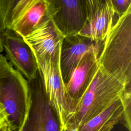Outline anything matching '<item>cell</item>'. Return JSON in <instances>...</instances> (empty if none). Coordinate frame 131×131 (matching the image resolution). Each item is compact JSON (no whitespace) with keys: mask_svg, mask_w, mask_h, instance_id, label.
<instances>
[{"mask_svg":"<svg viewBox=\"0 0 131 131\" xmlns=\"http://www.w3.org/2000/svg\"><path fill=\"white\" fill-rule=\"evenodd\" d=\"M98 62L101 70L131 89V8L117 18L103 41Z\"/></svg>","mask_w":131,"mask_h":131,"instance_id":"cell-1","label":"cell"},{"mask_svg":"<svg viewBox=\"0 0 131 131\" xmlns=\"http://www.w3.org/2000/svg\"><path fill=\"white\" fill-rule=\"evenodd\" d=\"M126 91H131V89L99 67L92 82L68 122L74 123L79 127L121 98Z\"/></svg>","mask_w":131,"mask_h":131,"instance_id":"cell-2","label":"cell"},{"mask_svg":"<svg viewBox=\"0 0 131 131\" xmlns=\"http://www.w3.org/2000/svg\"><path fill=\"white\" fill-rule=\"evenodd\" d=\"M0 103L8 115L12 131H20L31 105L28 81L13 68L0 77Z\"/></svg>","mask_w":131,"mask_h":131,"instance_id":"cell-3","label":"cell"},{"mask_svg":"<svg viewBox=\"0 0 131 131\" xmlns=\"http://www.w3.org/2000/svg\"><path fill=\"white\" fill-rule=\"evenodd\" d=\"M60 50L53 57L36 59L43 89L46 97L55 112L63 131L72 118L59 67Z\"/></svg>","mask_w":131,"mask_h":131,"instance_id":"cell-4","label":"cell"},{"mask_svg":"<svg viewBox=\"0 0 131 131\" xmlns=\"http://www.w3.org/2000/svg\"><path fill=\"white\" fill-rule=\"evenodd\" d=\"M29 82L31 105L20 131H61L58 118L45 93L38 73Z\"/></svg>","mask_w":131,"mask_h":131,"instance_id":"cell-5","label":"cell"},{"mask_svg":"<svg viewBox=\"0 0 131 131\" xmlns=\"http://www.w3.org/2000/svg\"><path fill=\"white\" fill-rule=\"evenodd\" d=\"M46 16L64 37L78 34L86 18V0H48Z\"/></svg>","mask_w":131,"mask_h":131,"instance_id":"cell-6","label":"cell"},{"mask_svg":"<svg viewBox=\"0 0 131 131\" xmlns=\"http://www.w3.org/2000/svg\"><path fill=\"white\" fill-rule=\"evenodd\" d=\"M48 6V0H14L6 29L26 37L46 18Z\"/></svg>","mask_w":131,"mask_h":131,"instance_id":"cell-7","label":"cell"},{"mask_svg":"<svg viewBox=\"0 0 131 131\" xmlns=\"http://www.w3.org/2000/svg\"><path fill=\"white\" fill-rule=\"evenodd\" d=\"M2 44L5 56L13 68L28 81L34 79L38 70L36 59L24 38L6 29L2 34Z\"/></svg>","mask_w":131,"mask_h":131,"instance_id":"cell-8","label":"cell"},{"mask_svg":"<svg viewBox=\"0 0 131 131\" xmlns=\"http://www.w3.org/2000/svg\"><path fill=\"white\" fill-rule=\"evenodd\" d=\"M100 52L98 51H92L84 54L69 81L64 83L66 97L72 116L99 68L98 58Z\"/></svg>","mask_w":131,"mask_h":131,"instance_id":"cell-9","label":"cell"},{"mask_svg":"<svg viewBox=\"0 0 131 131\" xmlns=\"http://www.w3.org/2000/svg\"><path fill=\"white\" fill-rule=\"evenodd\" d=\"M86 18L78 34L103 41L113 26L116 14L111 0H86Z\"/></svg>","mask_w":131,"mask_h":131,"instance_id":"cell-10","label":"cell"},{"mask_svg":"<svg viewBox=\"0 0 131 131\" xmlns=\"http://www.w3.org/2000/svg\"><path fill=\"white\" fill-rule=\"evenodd\" d=\"M102 43L79 34L63 38L60 46L59 67L64 83L69 81L83 56L89 51L100 52Z\"/></svg>","mask_w":131,"mask_h":131,"instance_id":"cell-11","label":"cell"},{"mask_svg":"<svg viewBox=\"0 0 131 131\" xmlns=\"http://www.w3.org/2000/svg\"><path fill=\"white\" fill-rule=\"evenodd\" d=\"M36 59L54 56L60 50L63 37L47 16L28 36L24 38Z\"/></svg>","mask_w":131,"mask_h":131,"instance_id":"cell-12","label":"cell"},{"mask_svg":"<svg viewBox=\"0 0 131 131\" xmlns=\"http://www.w3.org/2000/svg\"><path fill=\"white\" fill-rule=\"evenodd\" d=\"M121 98L113 102L102 112L80 126L78 131H111L116 125L122 124L124 106Z\"/></svg>","mask_w":131,"mask_h":131,"instance_id":"cell-13","label":"cell"},{"mask_svg":"<svg viewBox=\"0 0 131 131\" xmlns=\"http://www.w3.org/2000/svg\"><path fill=\"white\" fill-rule=\"evenodd\" d=\"M121 99L124 106L122 124L128 131H131V91H126Z\"/></svg>","mask_w":131,"mask_h":131,"instance_id":"cell-14","label":"cell"},{"mask_svg":"<svg viewBox=\"0 0 131 131\" xmlns=\"http://www.w3.org/2000/svg\"><path fill=\"white\" fill-rule=\"evenodd\" d=\"M111 2L117 18L122 16L131 8V0H111Z\"/></svg>","mask_w":131,"mask_h":131,"instance_id":"cell-15","label":"cell"},{"mask_svg":"<svg viewBox=\"0 0 131 131\" xmlns=\"http://www.w3.org/2000/svg\"><path fill=\"white\" fill-rule=\"evenodd\" d=\"M13 67L7 60L3 54L0 55V77L8 72H9Z\"/></svg>","mask_w":131,"mask_h":131,"instance_id":"cell-16","label":"cell"},{"mask_svg":"<svg viewBox=\"0 0 131 131\" xmlns=\"http://www.w3.org/2000/svg\"><path fill=\"white\" fill-rule=\"evenodd\" d=\"M8 122V115L4 106L0 103V129Z\"/></svg>","mask_w":131,"mask_h":131,"instance_id":"cell-17","label":"cell"},{"mask_svg":"<svg viewBox=\"0 0 131 131\" xmlns=\"http://www.w3.org/2000/svg\"><path fill=\"white\" fill-rule=\"evenodd\" d=\"M63 131H78V127L74 123L71 122H68Z\"/></svg>","mask_w":131,"mask_h":131,"instance_id":"cell-18","label":"cell"},{"mask_svg":"<svg viewBox=\"0 0 131 131\" xmlns=\"http://www.w3.org/2000/svg\"><path fill=\"white\" fill-rule=\"evenodd\" d=\"M5 30L3 23L0 18V55L2 54V53L4 51L3 44H2V34L3 31Z\"/></svg>","mask_w":131,"mask_h":131,"instance_id":"cell-19","label":"cell"},{"mask_svg":"<svg viewBox=\"0 0 131 131\" xmlns=\"http://www.w3.org/2000/svg\"><path fill=\"white\" fill-rule=\"evenodd\" d=\"M0 131H12L9 122H7L1 129Z\"/></svg>","mask_w":131,"mask_h":131,"instance_id":"cell-20","label":"cell"}]
</instances>
